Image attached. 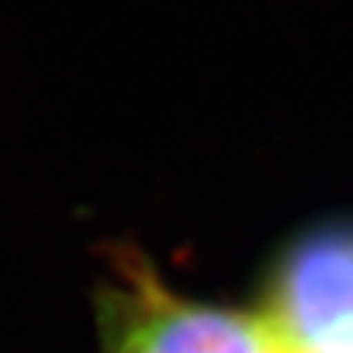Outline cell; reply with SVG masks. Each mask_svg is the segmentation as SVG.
I'll return each mask as SVG.
<instances>
[{
	"instance_id": "1",
	"label": "cell",
	"mask_w": 353,
	"mask_h": 353,
	"mask_svg": "<svg viewBox=\"0 0 353 353\" xmlns=\"http://www.w3.org/2000/svg\"><path fill=\"white\" fill-rule=\"evenodd\" d=\"M105 298L109 353H279L261 316L180 298L134 257L115 263Z\"/></svg>"
},
{
	"instance_id": "2",
	"label": "cell",
	"mask_w": 353,
	"mask_h": 353,
	"mask_svg": "<svg viewBox=\"0 0 353 353\" xmlns=\"http://www.w3.org/2000/svg\"><path fill=\"white\" fill-rule=\"evenodd\" d=\"M263 325L276 350L298 353L353 332V226H323L285 251L273 273Z\"/></svg>"
},
{
	"instance_id": "3",
	"label": "cell",
	"mask_w": 353,
	"mask_h": 353,
	"mask_svg": "<svg viewBox=\"0 0 353 353\" xmlns=\"http://www.w3.org/2000/svg\"><path fill=\"white\" fill-rule=\"evenodd\" d=\"M282 353V350H279ZM298 353H353V332L344 338H335V341L323 344V347H313V350H298Z\"/></svg>"
}]
</instances>
